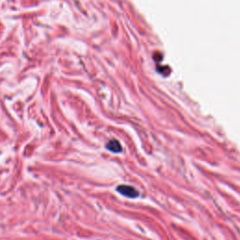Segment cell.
<instances>
[{"label":"cell","mask_w":240,"mask_h":240,"mask_svg":"<svg viewBox=\"0 0 240 240\" xmlns=\"http://www.w3.org/2000/svg\"><path fill=\"white\" fill-rule=\"evenodd\" d=\"M116 190L120 194H122L129 198H137L139 196L138 190L132 186H128V185H120V186L116 188Z\"/></svg>","instance_id":"6da1fadb"},{"label":"cell","mask_w":240,"mask_h":240,"mask_svg":"<svg viewBox=\"0 0 240 240\" xmlns=\"http://www.w3.org/2000/svg\"><path fill=\"white\" fill-rule=\"evenodd\" d=\"M106 148L108 150H110L114 153H119V152L122 151V147H121V145L118 141L116 140H111L109 141L108 143L106 144Z\"/></svg>","instance_id":"7a4b0ae2"}]
</instances>
